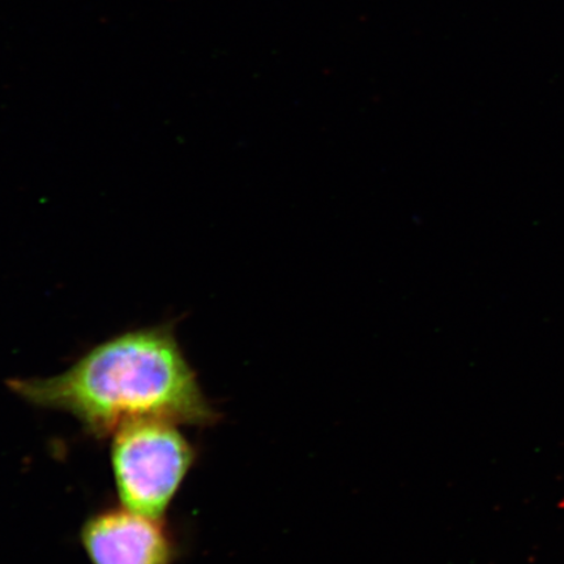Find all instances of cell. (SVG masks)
I'll return each instance as SVG.
<instances>
[{"label": "cell", "instance_id": "6da1fadb", "mask_svg": "<svg viewBox=\"0 0 564 564\" xmlns=\"http://www.w3.org/2000/svg\"><path fill=\"white\" fill-rule=\"evenodd\" d=\"M9 387L31 405L74 415L96 438L139 420L199 427L221 420L167 323L111 337L58 376Z\"/></svg>", "mask_w": 564, "mask_h": 564}, {"label": "cell", "instance_id": "7a4b0ae2", "mask_svg": "<svg viewBox=\"0 0 564 564\" xmlns=\"http://www.w3.org/2000/svg\"><path fill=\"white\" fill-rule=\"evenodd\" d=\"M112 435V474L123 507L164 520L196 460L192 443L175 423L160 420L124 423Z\"/></svg>", "mask_w": 564, "mask_h": 564}, {"label": "cell", "instance_id": "3957f363", "mask_svg": "<svg viewBox=\"0 0 564 564\" xmlns=\"http://www.w3.org/2000/svg\"><path fill=\"white\" fill-rule=\"evenodd\" d=\"M80 538L91 564H173L178 558L164 520L126 507L91 514Z\"/></svg>", "mask_w": 564, "mask_h": 564}]
</instances>
